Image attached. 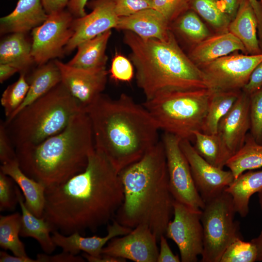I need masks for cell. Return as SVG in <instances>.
I'll return each mask as SVG.
<instances>
[{
    "label": "cell",
    "instance_id": "obj_1",
    "mask_svg": "<svg viewBox=\"0 0 262 262\" xmlns=\"http://www.w3.org/2000/svg\"><path fill=\"white\" fill-rule=\"evenodd\" d=\"M123 200L119 173L95 148L82 172L46 188L42 217L66 235L95 231L112 219Z\"/></svg>",
    "mask_w": 262,
    "mask_h": 262
},
{
    "label": "cell",
    "instance_id": "obj_2",
    "mask_svg": "<svg viewBox=\"0 0 262 262\" xmlns=\"http://www.w3.org/2000/svg\"><path fill=\"white\" fill-rule=\"evenodd\" d=\"M84 111L91 122L95 148L119 173L159 141L160 129L150 113L126 94L115 99L102 94Z\"/></svg>",
    "mask_w": 262,
    "mask_h": 262
},
{
    "label": "cell",
    "instance_id": "obj_3",
    "mask_svg": "<svg viewBox=\"0 0 262 262\" xmlns=\"http://www.w3.org/2000/svg\"><path fill=\"white\" fill-rule=\"evenodd\" d=\"M119 176L124 200L115 220L132 229L146 225L159 241L173 214L175 200L162 140L140 160L122 169Z\"/></svg>",
    "mask_w": 262,
    "mask_h": 262
},
{
    "label": "cell",
    "instance_id": "obj_4",
    "mask_svg": "<svg viewBox=\"0 0 262 262\" xmlns=\"http://www.w3.org/2000/svg\"><path fill=\"white\" fill-rule=\"evenodd\" d=\"M94 149L92 126L85 111L75 115L60 132L38 144L15 148L23 172L46 188L82 172Z\"/></svg>",
    "mask_w": 262,
    "mask_h": 262
},
{
    "label": "cell",
    "instance_id": "obj_5",
    "mask_svg": "<svg viewBox=\"0 0 262 262\" xmlns=\"http://www.w3.org/2000/svg\"><path fill=\"white\" fill-rule=\"evenodd\" d=\"M124 32L137 84L146 100L167 92L208 88L201 70L182 50L171 30L163 40Z\"/></svg>",
    "mask_w": 262,
    "mask_h": 262
},
{
    "label": "cell",
    "instance_id": "obj_6",
    "mask_svg": "<svg viewBox=\"0 0 262 262\" xmlns=\"http://www.w3.org/2000/svg\"><path fill=\"white\" fill-rule=\"evenodd\" d=\"M84 111L61 82L46 94L4 122L15 148L38 144L63 131Z\"/></svg>",
    "mask_w": 262,
    "mask_h": 262
},
{
    "label": "cell",
    "instance_id": "obj_7",
    "mask_svg": "<svg viewBox=\"0 0 262 262\" xmlns=\"http://www.w3.org/2000/svg\"><path fill=\"white\" fill-rule=\"evenodd\" d=\"M212 93L209 88L170 91L142 104L160 130L193 141L194 132L201 131Z\"/></svg>",
    "mask_w": 262,
    "mask_h": 262
},
{
    "label": "cell",
    "instance_id": "obj_8",
    "mask_svg": "<svg viewBox=\"0 0 262 262\" xmlns=\"http://www.w3.org/2000/svg\"><path fill=\"white\" fill-rule=\"evenodd\" d=\"M231 196L224 191L205 202L201 221L203 230L202 262H220L227 247L237 238H243Z\"/></svg>",
    "mask_w": 262,
    "mask_h": 262
},
{
    "label": "cell",
    "instance_id": "obj_9",
    "mask_svg": "<svg viewBox=\"0 0 262 262\" xmlns=\"http://www.w3.org/2000/svg\"><path fill=\"white\" fill-rule=\"evenodd\" d=\"M262 61L259 54L234 53L198 66L207 88L213 92L242 90L255 68Z\"/></svg>",
    "mask_w": 262,
    "mask_h": 262
},
{
    "label": "cell",
    "instance_id": "obj_10",
    "mask_svg": "<svg viewBox=\"0 0 262 262\" xmlns=\"http://www.w3.org/2000/svg\"><path fill=\"white\" fill-rule=\"evenodd\" d=\"M74 18L67 10L53 12L32 31V54L35 64L42 65L65 56V48L73 34Z\"/></svg>",
    "mask_w": 262,
    "mask_h": 262
},
{
    "label": "cell",
    "instance_id": "obj_11",
    "mask_svg": "<svg viewBox=\"0 0 262 262\" xmlns=\"http://www.w3.org/2000/svg\"><path fill=\"white\" fill-rule=\"evenodd\" d=\"M177 136L164 132L163 141L171 192L175 199L195 210H202L205 203L195 184L188 162Z\"/></svg>",
    "mask_w": 262,
    "mask_h": 262
},
{
    "label": "cell",
    "instance_id": "obj_12",
    "mask_svg": "<svg viewBox=\"0 0 262 262\" xmlns=\"http://www.w3.org/2000/svg\"><path fill=\"white\" fill-rule=\"evenodd\" d=\"M202 210H197L175 200L173 219L166 229L165 236L177 245L182 262H196L203 249Z\"/></svg>",
    "mask_w": 262,
    "mask_h": 262
},
{
    "label": "cell",
    "instance_id": "obj_13",
    "mask_svg": "<svg viewBox=\"0 0 262 262\" xmlns=\"http://www.w3.org/2000/svg\"><path fill=\"white\" fill-rule=\"evenodd\" d=\"M180 148L190 165L193 178L204 203L218 195L234 180L232 172L210 164L196 151L191 141L181 140Z\"/></svg>",
    "mask_w": 262,
    "mask_h": 262
},
{
    "label": "cell",
    "instance_id": "obj_14",
    "mask_svg": "<svg viewBox=\"0 0 262 262\" xmlns=\"http://www.w3.org/2000/svg\"><path fill=\"white\" fill-rule=\"evenodd\" d=\"M61 75V82L83 110L102 94L107 81L106 67L95 69L75 67L54 60Z\"/></svg>",
    "mask_w": 262,
    "mask_h": 262
},
{
    "label": "cell",
    "instance_id": "obj_15",
    "mask_svg": "<svg viewBox=\"0 0 262 262\" xmlns=\"http://www.w3.org/2000/svg\"><path fill=\"white\" fill-rule=\"evenodd\" d=\"M86 6L92 10L88 14L74 18L73 34L65 48V54L73 51L81 43L112 29H115L119 19L114 0H89Z\"/></svg>",
    "mask_w": 262,
    "mask_h": 262
},
{
    "label": "cell",
    "instance_id": "obj_16",
    "mask_svg": "<svg viewBox=\"0 0 262 262\" xmlns=\"http://www.w3.org/2000/svg\"><path fill=\"white\" fill-rule=\"evenodd\" d=\"M157 241L148 226L140 225L129 233L111 239L103 248L101 254L135 262H157Z\"/></svg>",
    "mask_w": 262,
    "mask_h": 262
},
{
    "label": "cell",
    "instance_id": "obj_17",
    "mask_svg": "<svg viewBox=\"0 0 262 262\" xmlns=\"http://www.w3.org/2000/svg\"><path fill=\"white\" fill-rule=\"evenodd\" d=\"M250 96L242 91L229 112L220 121L217 135L220 140L223 160H228L243 146L250 128Z\"/></svg>",
    "mask_w": 262,
    "mask_h": 262
},
{
    "label": "cell",
    "instance_id": "obj_18",
    "mask_svg": "<svg viewBox=\"0 0 262 262\" xmlns=\"http://www.w3.org/2000/svg\"><path fill=\"white\" fill-rule=\"evenodd\" d=\"M132 229L122 225L116 220L113 221L107 227V234L103 237L94 235L84 237L79 232L66 235L60 232L52 231V238L56 246L61 247L63 252L74 255L81 251L94 257L99 256L106 245L113 238L126 235Z\"/></svg>",
    "mask_w": 262,
    "mask_h": 262
},
{
    "label": "cell",
    "instance_id": "obj_19",
    "mask_svg": "<svg viewBox=\"0 0 262 262\" xmlns=\"http://www.w3.org/2000/svg\"><path fill=\"white\" fill-rule=\"evenodd\" d=\"M116 30L132 32L143 39L165 40L169 36L170 23L153 8L119 17Z\"/></svg>",
    "mask_w": 262,
    "mask_h": 262
},
{
    "label": "cell",
    "instance_id": "obj_20",
    "mask_svg": "<svg viewBox=\"0 0 262 262\" xmlns=\"http://www.w3.org/2000/svg\"><path fill=\"white\" fill-rule=\"evenodd\" d=\"M41 0H18L14 10L0 19V33H27L47 18Z\"/></svg>",
    "mask_w": 262,
    "mask_h": 262
},
{
    "label": "cell",
    "instance_id": "obj_21",
    "mask_svg": "<svg viewBox=\"0 0 262 262\" xmlns=\"http://www.w3.org/2000/svg\"><path fill=\"white\" fill-rule=\"evenodd\" d=\"M238 50L247 54L241 41L227 31L210 35L194 45L188 56L199 66Z\"/></svg>",
    "mask_w": 262,
    "mask_h": 262
},
{
    "label": "cell",
    "instance_id": "obj_22",
    "mask_svg": "<svg viewBox=\"0 0 262 262\" xmlns=\"http://www.w3.org/2000/svg\"><path fill=\"white\" fill-rule=\"evenodd\" d=\"M0 171L10 177L17 184L24 196L26 208L38 217L43 216L46 187L26 175L16 159L2 164Z\"/></svg>",
    "mask_w": 262,
    "mask_h": 262
},
{
    "label": "cell",
    "instance_id": "obj_23",
    "mask_svg": "<svg viewBox=\"0 0 262 262\" xmlns=\"http://www.w3.org/2000/svg\"><path fill=\"white\" fill-rule=\"evenodd\" d=\"M228 31L241 41L247 54L262 53L257 36V18L248 0H241L237 14L229 24Z\"/></svg>",
    "mask_w": 262,
    "mask_h": 262
},
{
    "label": "cell",
    "instance_id": "obj_24",
    "mask_svg": "<svg viewBox=\"0 0 262 262\" xmlns=\"http://www.w3.org/2000/svg\"><path fill=\"white\" fill-rule=\"evenodd\" d=\"M16 190L21 211L20 236L34 239L45 253L51 254L56 247L50 234L53 231L52 227L43 217H38L28 210L18 186L16 185Z\"/></svg>",
    "mask_w": 262,
    "mask_h": 262
},
{
    "label": "cell",
    "instance_id": "obj_25",
    "mask_svg": "<svg viewBox=\"0 0 262 262\" xmlns=\"http://www.w3.org/2000/svg\"><path fill=\"white\" fill-rule=\"evenodd\" d=\"M32 49V41L26 33H10L0 41V64H11L19 69V73L27 74L35 64Z\"/></svg>",
    "mask_w": 262,
    "mask_h": 262
},
{
    "label": "cell",
    "instance_id": "obj_26",
    "mask_svg": "<svg viewBox=\"0 0 262 262\" xmlns=\"http://www.w3.org/2000/svg\"><path fill=\"white\" fill-rule=\"evenodd\" d=\"M27 79L29 89L23 102L6 120L11 119L25 107L46 94L62 81L59 69L53 60L38 66L29 77H27Z\"/></svg>",
    "mask_w": 262,
    "mask_h": 262
},
{
    "label": "cell",
    "instance_id": "obj_27",
    "mask_svg": "<svg viewBox=\"0 0 262 262\" xmlns=\"http://www.w3.org/2000/svg\"><path fill=\"white\" fill-rule=\"evenodd\" d=\"M112 31H107L80 44L77 51L67 64L83 69H95L106 67L108 56L106 50Z\"/></svg>",
    "mask_w": 262,
    "mask_h": 262
},
{
    "label": "cell",
    "instance_id": "obj_28",
    "mask_svg": "<svg viewBox=\"0 0 262 262\" xmlns=\"http://www.w3.org/2000/svg\"><path fill=\"white\" fill-rule=\"evenodd\" d=\"M262 189V170H248L243 173L224 191L231 196L236 213L245 217L249 213L251 196Z\"/></svg>",
    "mask_w": 262,
    "mask_h": 262
},
{
    "label": "cell",
    "instance_id": "obj_29",
    "mask_svg": "<svg viewBox=\"0 0 262 262\" xmlns=\"http://www.w3.org/2000/svg\"><path fill=\"white\" fill-rule=\"evenodd\" d=\"M241 92L242 90L212 91L201 131L216 134L220 121L231 109Z\"/></svg>",
    "mask_w": 262,
    "mask_h": 262
},
{
    "label": "cell",
    "instance_id": "obj_30",
    "mask_svg": "<svg viewBox=\"0 0 262 262\" xmlns=\"http://www.w3.org/2000/svg\"><path fill=\"white\" fill-rule=\"evenodd\" d=\"M225 166L234 179L246 171L262 167V145L257 143L250 133H247L243 146L228 160Z\"/></svg>",
    "mask_w": 262,
    "mask_h": 262
},
{
    "label": "cell",
    "instance_id": "obj_31",
    "mask_svg": "<svg viewBox=\"0 0 262 262\" xmlns=\"http://www.w3.org/2000/svg\"><path fill=\"white\" fill-rule=\"evenodd\" d=\"M21 228V214L19 213L0 216V246L10 250L13 255L27 257L24 244L19 236Z\"/></svg>",
    "mask_w": 262,
    "mask_h": 262
},
{
    "label": "cell",
    "instance_id": "obj_32",
    "mask_svg": "<svg viewBox=\"0 0 262 262\" xmlns=\"http://www.w3.org/2000/svg\"><path fill=\"white\" fill-rule=\"evenodd\" d=\"M189 9L195 12L217 32L228 31L231 19L222 10L218 0H187Z\"/></svg>",
    "mask_w": 262,
    "mask_h": 262
},
{
    "label": "cell",
    "instance_id": "obj_33",
    "mask_svg": "<svg viewBox=\"0 0 262 262\" xmlns=\"http://www.w3.org/2000/svg\"><path fill=\"white\" fill-rule=\"evenodd\" d=\"M172 22L175 31L194 45L211 35L207 27L197 14L192 10H188Z\"/></svg>",
    "mask_w": 262,
    "mask_h": 262
},
{
    "label": "cell",
    "instance_id": "obj_34",
    "mask_svg": "<svg viewBox=\"0 0 262 262\" xmlns=\"http://www.w3.org/2000/svg\"><path fill=\"white\" fill-rule=\"evenodd\" d=\"M195 146L197 152L210 164L223 168L225 166L221 146L217 134H207L201 131L194 132Z\"/></svg>",
    "mask_w": 262,
    "mask_h": 262
},
{
    "label": "cell",
    "instance_id": "obj_35",
    "mask_svg": "<svg viewBox=\"0 0 262 262\" xmlns=\"http://www.w3.org/2000/svg\"><path fill=\"white\" fill-rule=\"evenodd\" d=\"M29 89L26 74L23 72L20 73L18 80L5 89L0 101L6 118L10 117L23 102Z\"/></svg>",
    "mask_w": 262,
    "mask_h": 262
},
{
    "label": "cell",
    "instance_id": "obj_36",
    "mask_svg": "<svg viewBox=\"0 0 262 262\" xmlns=\"http://www.w3.org/2000/svg\"><path fill=\"white\" fill-rule=\"evenodd\" d=\"M257 248L253 243L240 238L227 247L220 262H254L257 261Z\"/></svg>",
    "mask_w": 262,
    "mask_h": 262
},
{
    "label": "cell",
    "instance_id": "obj_37",
    "mask_svg": "<svg viewBox=\"0 0 262 262\" xmlns=\"http://www.w3.org/2000/svg\"><path fill=\"white\" fill-rule=\"evenodd\" d=\"M250 134L262 145V87L250 95Z\"/></svg>",
    "mask_w": 262,
    "mask_h": 262
},
{
    "label": "cell",
    "instance_id": "obj_38",
    "mask_svg": "<svg viewBox=\"0 0 262 262\" xmlns=\"http://www.w3.org/2000/svg\"><path fill=\"white\" fill-rule=\"evenodd\" d=\"M15 181L0 171V211H13L18 203Z\"/></svg>",
    "mask_w": 262,
    "mask_h": 262
},
{
    "label": "cell",
    "instance_id": "obj_39",
    "mask_svg": "<svg viewBox=\"0 0 262 262\" xmlns=\"http://www.w3.org/2000/svg\"><path fill=\"white\" fill-rule=\"evenodd\" d=\"M153 9L170 23L189 10L187 0H153Z\"/></svg>",
    "mask_w": 262,
    "mask_h": 262
},
{
    "label": "cell",
    "instance_id": "obj_40",
    "mask_svg": "<svg viewBox=\"0 0 262 262\" xmlns=\"http://www.w3.org/2000/svg\"><path fill=\"white\" fill-rule=\"evenodd\" d=\"M133 66L130 59L116 52L112 61L110 77L115 81L130 82L134 76Z\"/></svg>",
    "mask_w": 262,
    "mask_h": 262
},
{
    "label": "cell",
    "instance_id": "obj_41",
    "mask_svg": "<svg viewBox=\"0 0 262 262\" xmlns=\"http://www.w3.org/2000/svg\"><path fill=\"white\" fill-rule=\"evenodd\" d=\"M115 12L119 17L153 8V0H114Z\"/></svg>",
    "mask_w": 262,
    "mask_h": 262
},
{
    "label": "cell",
    "instance_id": "obj_42",
    "mask_svg": "<svg viewBox=\"0 0 262 262\" xmlns=\"http://www.w3.org/2000/svg\"><path fill=\"white\" fill-rule=\"evenodd\" d=\"M14 147L6 131L4 122L0 124V161L2 164L16 159Z\"/></svg>",
    "mask_w": 262,
    "mask_h": 262
},
{
    "label": "cell",
    "instance_id": "obj_43",
    "mask_svg": "<svg viewBox=\"0 0 262 262\" xmlns=\"http://www.w3.org/2000/svg\"><path fill=\"white\" fill-rule=\"evenodd\" d=\"M36 260L37 262H83V257L76 256L69 253L63 252L53 255L48 254H38Z\"/></svg>",
    "mask_w": 262,
    "mask_h": 262
},
{
    "label": "cell",
    "instance_id": "obj_44",
    "mask_svg": "<svg viewBox=\"0 0 262 262\" xmlns=\"http://www.w3.org/2000/svg\"><path fill=\"white\" fill-rule=\"evenodd\" d=\"M262 87V61L252 71L247 83L242 91L250 95Z\"/></svg>",
    "mask_w": 262,
    "mask_h": 262
},
{
    "label": "cell",
    "instance_id": "obj_45",
    "mask_svg": "<svg viewBox=\"0 0 262 262\" xmlns=\"http://www.w3.org/2000/svg\"><path fill=\"white\" fill-rule=\"evenodd\" d=\"M159 242L160 248L157 262H180L181 261L179 256L174 254L171 250L164 234L160 236Z\"/></svg>",
    "mask_w": 262,
    "mask_h": 262
},
{
    "label": "cell",
    "instance_id": "obj_46",
    "mask_svg": "<svg viewBox=\"0 0 262 262\" xmlns=\"http://www.w3.org/2000/svg\"><path fill=\"white\" fill-rule=\"evenodd\" d=\"M90 0H68L67 10L75 18L86 15L85 7Z\"/></svg>",
    "mask_w": 262,
    "mask_h": 262
},
{
    "label": "cell",
    "instance_id": "obj_47",
    "mask_svg": "<svg viewBox=\"0 0 262 262\" xmlns=\"http://www.w3.org/2000/svg\"><path fill=\"white\" fill-rule=\"evenodd\" d=\"M41 1L48 15L65 9L68 2V0H41Z\"/></svg>",
    "mask_w": 262,
    "mask_h": 262
},
{
    "label": "cell",
    "instance_id": "obj_48",
    "mask_svg": "<svg viewBox=\"0 0 262 262\" xmlns=\"http://www.w3.org/2000/svg\"><path fill=\"white\" fill-rule=\"evenodd\" d=\"M224 12L232 20L238 11L241 0H218Z\"/></svg>",
    "mask_w": 262,
    "mask_h": 262
},
{
    "label": "cell",
    "instance_id": "obj_49",
    "mask_svg": "<svg viewBox=\"0 0 262 262\" xmlns=\"http://www.w3.org/2000/svg\"><path fill=\"white\" fill-rule=\"evenodd\" d=\"M83 258L89 262H125L126 260L120 258L115 257L109 255L101 254L100 256L94 257L83 253Z\"/></svg>",
    "mask_w": 262,
    "mask_h": 262
},
{
    "label": "cell",
    "instance_id": "obj_50",
    "mask_svg": "<svg viewBox=\"0 0 262 262\" xmlns=\"http://www.w3.org/2000/svg\"><path fill=\"white\" fill-rule=\"evenodd\" d=\"M19 72V69L14 65L0 64V82L3 83L14 74Z\"/></svg>",
    "mask_w": 262,
    "mask_h": 262
},
{
    "label": "cell",
    "instance_id": "obj_51",
    "mask_svg": "<svg viewBox=\"0 0 262 262\" xmlns=\"http://www.w3.org/2000/svg\"><path fill=\"white\" fill-rule=\"evenodd\" d=\"M255 12L258 22V33L262 39V5L258 0H248Z\"/></svg>",
    "mask_w": 262,
    "mask_h": 262
},
{
    "label": "cell",
    "instance_id": "obj_52",
    "mask_svg": "<svg viewBox=\"0 0 262 262\" xmlns=\"http://www.w3.org/2000/svg\"><path fill=\"white\" fill-rule=\"evenodd\" d=\"M0 262H37L36 259H33L27 257H19L11 255L5 251L0 252Z\"/></svg>",
    "mask_w": 262,
    "mask_h": 262
},
{
    "label": "cell",
    "instance_id": "obj_53",
    "mask_svg": "<svg viewBox=\"0 0 262 262\" xmlns=\"http://www.w3.org/2000/svg\"><path fill=\"white\" fill-rule=\"evenodd\" d=\"M256 247L257 250V261L262 262V229L257 237L251 240Z\"/></svg>",
    "mask_w": 262,
    "mask_h": 262
},
{
    "label": "cell",
    "instance_id": "obj_54",
    "mask_svg": "<svg viewBox=\"0 0 262 262\" xmlns=\"http://www.w3.org/2000/svg\"><path fill=\"white\" fill-rule=\"evenodd\" d=\"M258 193L259 202L260 204L261 210L262 211V189Z\"/></svg>",
    "mask_w": 262,
    "mask_h": 262
},
{
    "label": "cell",
    "instance_id": "obj_55",
    "mask_svg": "<svg viewBox=\"0 0 262 262\" xmlns=\"http://www.w3.org/2000/svg\"><path fill=\"white\" fill-rule=\"evenodd\" d=\"M261 0V4L262 5V0Z\"/></svg>",
    "mask_w": 262,
    "mask_h": 262
}]
</instances>
